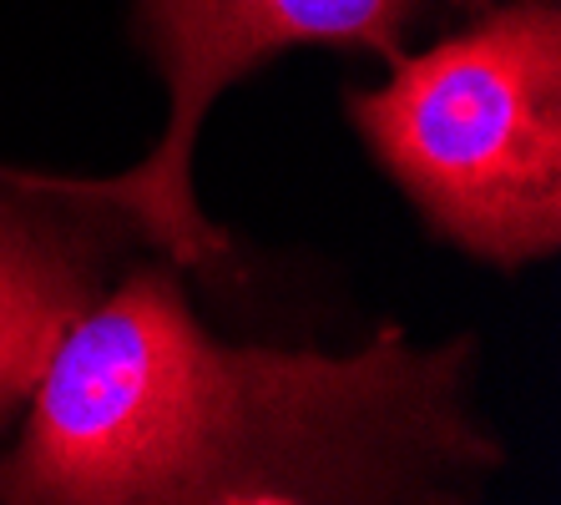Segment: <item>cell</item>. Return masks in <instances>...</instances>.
<instances>
[{
    "label": "cell",
    "mask_w": 561,
    "mask_h": 505,
    "mask_svg": "<svg viewBox=\"0 0 561 505\" xmlns=\"http://www.w3.org/2000/svg\"><path fill=\"white\" fill-rule=\"evenodd\" d=\"M102 263L96 233L0 197V429L36 394L66 329L96 303Z\"/></svg>",
    "instance_id": "obj_4"
},
{
    "label": "cell",
    "mask_w": 561,
    "mask_h": 505,
    "mask_svg": "<svg viewBox=\"0 0 561 505\" xmlns=\"http://www.w3.org/2000/svg\"><path fill=\"white\" fill-rule=\"evenodd\" d=\"M354 131L440 238L496 268L561 248V11L506 0L350 96Z\"/></svg>",
    "instance_id": "obj_2"
},
{
    "label": "cell",
    "mask_w": 561,
    "mask_h": 505,
    "mask_svg": "<svg viewBox=\"0 0 561 505\" xmlns=\"http://www.w3.org/2000/svg\"><path fill=\"white\" fill-rule=\"evenodd\" d=\"M466 354L400 329L344 359L228 349L142 268L56 344L0 505L445 501V475L501 460L460 400Z\"/></svg>",
    "instance_id": "obj_1"
},
{
    "label": "cell",
    "mask_w": 561,
    "mask_h": 505,
    "mask_svg": "<svg viewBox=\"0 0 561 505\" xmlns=\"http://www.w3.org/2000/svg\"><path fill=\"white\" fill-rule=\"evenodd\" d=\"M425 0H137V36L168 77V131L147 162L122 177H46L0 172L11 187L112 203L162 253L187 268L228 263V238L193 203V137L222 91L288 46H359L400 61V41Z\"/></svg>",
    "instance_id": "obj_3"
},
{
    "label": "cell",
    "mask_w": 561,
    "mask_h": 505,
    "mask_svg": "<svg viewBox=\"0 0 561 505\" xmlns=\"http://www.w3.org/2000/svg\"><path fill=\"white\" fill-rule=\"evenodd\" d=\"M450 5H456V0H450Z\"/></svg>",
    "instance_id": "obj_5"
}]
</instances>
